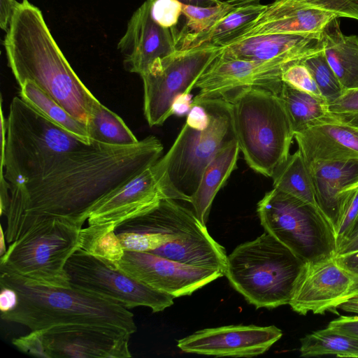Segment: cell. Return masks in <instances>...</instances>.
<instances>
[{
  "label": "cell",
  "instance_id": "6da1fadb",
  "mask_svg": "<svg viewBox=\"0 0 358 358\" xmlns=\"http://www.w3.org/2000/svg\"><path fill=\"white\" fill-rule=\"evenodd\" d=\"M162 152L154 136L130 146L92 141L44 176L9 185L6 240L11 243L24 224L35 220L57 218L82 228L98 203L153 166Z\"/></svg>",
  "mask_w": 358,
  "mask_h": 358
},
{
  "label": "cell",
  "instance_id": "7a4b0ae2",
  "mask_svg": "<svg viewBox=\"0 0 358 358\" xmlns=\"http://www.w3.org/2000/svg\"><path fill=\"white\" fill-rule=\"evenodd\" d=\"M6 33L8 64L19 85L33 82L73 117L87 124L99 101L70 66L41 10L23 0Z\"/></svg>",
  "mask_w": 358,
  "mask_h": 358
},
{
  "label": "cell",
  "instance_id": "3957f363",
  "mask_svg": "<svg viewBox=\"0 0 358 358\" xmlns=\"http://www.w3.org/2000/svg\"><path fill=\"white\" fill-rule=\"evenodd\" d=\"M0 286L13 288L18 295L15 308L1 313V319L26 326L31 331L70 324L113 327L130 334L136 331L134 315L128 308L74 286L36 283L2 266Z\"/></svg>",
  "mask_w": 358,
  "mask_h": 358
},
{
  "label": "cell",
  "instance_id": "277c9868",
  "mask_svg": "<svg viewBox=\"0 0 358 358\" xmlns=\"http://www.w3.org/2000/svg\"><path fill=\"white\" fill-rule=\"evenodd\" d=\"M6 120L0 175L10 186L44 176L67 156L92 143H87L56 124L20 96L12 99Z\"/></svg>",
  "mask_w": 358,
  "mask_h": 358
},
{
  "label": "cell",
  "instance_id": "5b68a950",
  "mask_svg": "<svg viewBox=\"0 0 358 358\" xmlns=\"http://www.w3.org/2000/svg\"><path fill=\"white\" fill-rule=\"evenodd\" d=\"M196 103L206 108L210 117L208 126L199 129L185 123L168 152L152 166L164 196L189 203L207 165L220 150L236 140L229 101L212 98Z\"/></svg>",
  "mask_w": 358,
  "mask_h": 358
},
{
  "label": "cell",
  "instance_id": "8992f818",
  "mask_svg": "<svg viewBox=\"0 0 358 358\" xmlns=\"http://www.w3.org/2000/svg\"><path fill=\"white\" fill-rule=\"evenodd\" d=\"M222 99L231 104L236 139L246 163L255 172L271 178L289 157L294 137L278 94L248 87Z\"/></svg>",
  "mask_w": 358,
  "mask_h": 358
},
{
  "label": "cell",
  "instance_id": "52a82bcc",
  "mask_svg": "<svg viewBox=\"0 0 358 358\" xmlns=\"http://www.w3.org/2000/svg\"><path fill=\"white\" fill-rule=\"evenodd\" d=\"M303 263L265 231L227 256L224 275L249 303L271 309L289 304Z\"/></svg>",
  "mask_w": 358,
  "mask_h": 358
},
{
  "label": "cell",
  "instance_id": "ba28073f",
  "mask_svg": "<svg viewBox=\"0 0 358 358\" xmlns=\"http://www.w3.org/2000/svg\"><path fill=\"white\" fill-rule=\"evenodd\" d=\"M81 229L57 218L29 222L0 257V266L36 283L71 287L65 266L79 248Z\"/></svg>",
  "mask_w": 358,
  "mask_h": 358
},
{
  "label": "cell",
  "instance_id": "9c48e42d",
  "mask_svg": "<svg viewBox=\"0 0 358 358\" xmlns=\"http://www.w3.org/2000/svg\"><path fill=\"white\" fill-rule=\"evenodd\" d=\"M257 211L265 231L303 262L336 255L335 230L312 205L273 188L258 202Z\"/></svg>",
  "mask_w": 358,
  "mask_h": 358
},
{
  "label": "cell",
  "instance_id": "30bf717a",
  "mask_svg": "<svg viewBox=\"0 0 358 358\" xmlns=\"http://www.w3.org/2000/svg\"><path fill=\"white\" fill-rule=\"evenodd\" d=\"M224 47L210 43L176 50L156 59L141 75L143 83V111L150 127L159 126L173 115L177 96L189 94Z\"/></svg>",
  "mask_w": 358,
  "mask_h": 358
},
{
  "label": "cell",
  "instance_id": "8fae6325",
  "mask_svg": "<svg viewBox=\"0 0 358 358\" xmlns=\"http://www.w3.org/2000/svg\"><path fill=\"white\" fill-rule=\"evenodd\" d=\"M65 270L71 286L112 299L128 309L146 306L157 313L173 304L172 296L145 285L80 248L69 257Z\"/></svg>",
  "mask_w": 358,
  "mask_h": 358
},
{
  "label": "cell",
  "instance_id": "7c38bea8",
  "mask_svg": "<svg viewBox=\"0 0 358 358\" xmlns=\"http://www.w3.org/2000/svg\"><path fill=\"white\" fill-rule=\"evenodd\" d=\"M358 294V276L337 262L336 255L303 262L289 303L299 315L324 314Z\"/></svg>",
  "mask_w": 358,
  "mask_h": 358
},
{
  "label": "cell",
  "instance_id": "4fadbf2b",
  "mask_svg": "<svg viewBox=\"0 0 358 358\" xmlns=\"http://www.w3.org/2000/svg\"><path fill=\"white\" fill-rule=\"evenodd\" d=\"M113 267L173 298L189 296L222 277L220 271L196 267L148 252L124 250Z\"/></svg>",
  "mask_w": 358,
  "mask_h": 358
},
{
  "label": "cell",
  "instance_id": "5bb4252c",
  "mask_svg": "<svg viewBox=\"0 0 358 358\" xmlns=\"http://www.w3.org/2000/svg\"><path fill=\"white\" fill-rule=\"evenodd\" d=\"M292 63L241 60L220 54L197 81L195 87L199 92L192 104L207 99L222 98L248 87L266 88L278 94L282 83V73Z\"/></svg>",
  "mask_w": 358,
  "mask_h": 358
},
{
  "label": "cell",
  "instance_id": "9a60e30c",
  "mask_svg": "<svg viewBox=\"0 0 358 358\" xmlns=\"http://www.w3.org/2000/svg\"><path fill=\"white\" fill-rule=\"evenodd\" d=\"M48 358L131 357L130 334L108 326L60 325L41 329Z\"/></svg>",
  "mask_w": 358,
  "mask_h": 358
},
{
  "label": "cell",
  "instance_id": "2e32d148",
  "mask_svg": "<svg viewBox=\"0 0 358 358\" xmlns=\"http://www.w3.org/2000/svg\"><path fill=\"white\" fill-rule=\"evenodd\" d=\"M282 336L274 325H227L196 331L178 340L177 346L187 353L252 357L266 352Z\"/></svg>",
  "mask_w": 358,
  "mask_h": 358
},
{
  "label": "cell",
  "instance_id": "e0dca14e",
  "mask_svg": "<svg viewBox=\"0 0 358 358\" xmlns=\"http://www.w3.org/2000/svg\"><path fill=\"white\" fill-rule=\"evenodd\" d=\"M151 0H146L132 15L117 48L124 57V69L140 76L157 59L177 50L175 28L158 24L150 13Z\"/></svg>",
  "mask_w": 358,
  "mask_h": 358
},
{
  "label": "cell",
  "instance_id": "ac0fdd59",
  "mask_svg": "<svg viewBox=\"0 0 358 358\" xmlns=\"http://www.w3.org/2000/svg\"><path fill=\"white\" fill-rule=\"evenodd\" d=\"M165 198L152 166L102 199L90 212L89 224L121 222L139 215Z\"/></svg>",
  "mask_w": 358,
  "mask_h": 358
},
{
  "label": "cell",
  "instance_id": "d6986e66",
  "mask_svg": "<svg viewBox=\"0 0 358 358\" xmlns=\"http://www.w3.org/2000/svg\"><path fill=\"white\" fill-rule=\"evenodd\" d=\"M323 50L321 35L262 34L234 41L224 47V57L256 62H296Z\"/></svg>",
  "mask_w": 358,
  "mask_h": 358
},
{
  "label": "cell",
  "instance_id": "ffe728a7",
  "mask_svg": "<svg viewBox=\"0 0 358 358\" xmlns=\"http://www.w3.org/2000/svg\"><path fill=\"white\" fill-rule=\"evenodd\" d=\"M335 17H338L303 3L274 0L233 42L262 34L321 35L326 24Z\"/></svg>",
  "mask_w": 358,
  "mask_h": 358
},
{
  "label": "cell",
  "instance_id": "44dd1931",
  "mask_svg": "<svg viewBox=\"0 0 358 358\" xmlns=\"http://www.w3.org/2000/svg\"><path fill=\"white\" fill-rule=\"evenodd\" d=\"M307 165L358 159V129L327 118L294 133Z\"/></svg>",
  "mask_w": 358,
  "mask_h": 358
},
{
  "label": "cell",
  "instance_id": "7402d4cb",
  "mask_svg": "<svg viewBox=\"0 0 358 358\" xmlns=\"http://www.w3.org/2000/svg\"><path fill=\"white\" fill-rule=\"evenodd\" d=\"M307 166L319 208L336 232L353 194L348 195L345 191L358 182V159L320 162Z\"/></svg>",
  "mask_w": 358,
  "mask_h": 358
},
{
  "label": "cell",
  "instance_id": "603a6c76",
  "mask_svg": "<svg viewBox=\"0 0 358 358\" xmlns=\"http://www.w3.org/2000/svg\"><path fill=\"white\" fill-rule=\"evenodd\" d=\"M206 227L194 211L176 200L162 198L146 212L116 226L115 233L131 231L161 236L169 242Z\"/></svg>",
  "mask_w": 358,
  "mask_h": 358
},
{
  "label": "cell",
  "instance_id": "cb8c5ba5",
  "mask_svg": "<svg viewBox=\"0 0 358 358\" xmlns=\"http://www.w3.org/2000/svg\"><path fill=\"white\" fill-rule=\"evenodd\" d=\"M150 252L182 264L220 271L224 275L227 268L225 250L210 236L206 227Z\"/></svg>",
  "mask_w": 358,
  "mask_h": 358
},
{
  "label": "cell",
  "instance_id": "d4e9b609",
  "mask_svg": "<svg viewBox=\"0 0 358 358\" xmlns=\"http://www.w3.org/2000/svg\"><path fill=\"white\" fill-rule=\"evenodd\" d=\"M338 17L330 20L321 33L325 57L344 91L358 88V36H346Z\"/></svg>",
  "mask_w": 358,
  "mask_h": 358
},
{
  "label": "cell",
  "instance_id": "484cf974",
  "mask_svg": "<svg viewBox=\"0 0 358 358\" xmlns=\"http://www.w3.org/2000/svg\"><path fill=\"white\" fill-rule=\"evenodd\" d=\"M240 148L236 140L220 150L204 169L197 189L192 197L194 213L206 225L217 193L236 168Z\"/></svg>",
  "mask_w": 358,
  "mask_h": 358
},
{
  "label": "cell",
  "instance_id": "4316f807",
  "mask_svg": "<svg viewBox=\"0 0 358 358\" xmlns=\"http://www.w3.org/2000/svg\"><path fill=\"white\" fill-rule=\"evenodd\" d=\"M259 3L241 6L206 31L181 38L177 49H186L210 43L224 47L235 41L266 9Z\"/></svg>",
  "mask_w": 358,
  "mask_h": 358
},
{
  "label": "cell",
  "instance_id": "83f0119b",
  "mask_svg": "<svg viewBox=\"0 0 358 358\" xmlns=\"http://www.w3.org/2000/svg\"><path fill=\"white\" fill-rule=\"evenodd\" d=\"M278 95L294 133L322 121L329 115L328 103L323 97L295 88L283 81Z\"/></svg>",
  "mask_w": 358,
  "mask_h": 358
},
{
  "label": "cell",
  "instance_id": "f1b7e54d",
  "mask_svg": "<svg viewBox=\"0 0 358 358\" xmlns=\"http://www.w3.org/2000/svg\"><path fill=\"white\" fill-rule=\"evenodd\" d=\"M271 178L273 180V188L290 194L320 210L310 173L299 150L289 155Z\"/></svg>",
  "mask_w": 358,
  "mask_h": 358
},
{
  "label": "cell",
  "instance_id": "f546056e",
  "mask_svg": "<svg viewBox=\"0 0 358 358\" xmlns=\"http://www.w3.org/2000/svg\"><path fill=\"white\" fill-rule=\"evenodd\" d=\"M20 96L56 124L87 143L92 142L87 124L73 117L33 82L27 80L20 86Z\"/></svg>",
  "mask_w": 358,
  "mask_h": 358
},
{
  "label": "cell",
  "instance_id": "4dcf8cb0",
  "mask_svg": "<svg viewBox=\"0 0 358 358\" xmlns=\"http://www.w3.org/2000/svg\"><path fill=\"white\" fill-rule=\"evenodd\" d=\"M91 141L113 146H130L139 141L122 119L98 101L87 122Z\"/></svg>",
  "mask_w": 358,
  "mask_h": 358
},
{
  "label": "cell",
  "instance_id": "1f68e13d",
  "mask_svg": "<svg viewBox=\"0 0 358 358\" xmlns=\"http://www.w3.org/2000/svg\"><path fill=\"white\" fill-rule=\"evenodd\" d=\"M110 223L89 224L80 231L79 248L113 267L124 249Z\"/></svg>",
  "mask_w": 358,
  "mask_h": 358
},
{
  "label": "cell",
  "instance_id": "d6a6232c",
  "mask_svg": "<svg viewBox=\"0 0 358 358\" xmlns=\"http://www.w3.org/2000/svg\"><path fill=\"white\" fill-rule=\"evenodd\" d=\"M260 1L261 0H227L206 7L182 3V15L185 17L186 22L184 28L178 32V43L185 36L206 31L237 8L259 3Z\"/></svg>",
  "mask_w": 358,
  "mask_h": 358
},
{
  "label": "cell",
  "instance_id": "836d02e7",
  "mask_svg": "<svg viewBox=\"0 0 358 358\" xmlns=\"http://www.w3.org/2000/svg\"><path fill=\"white\" fill-rule=\"evenodd\" d=\"M300 341L299 351L303 357L333 355L358 358V338L334 332L327 327L306 335Z\"/></svg>",
  "mask_w": 358,
  "mask_h": 358
},
{
  "label": "cell",
  "instance_id": "e575fe53",
  "mask_svg": "<svg viewBox=\"0 0 358 358\" xmlns=\"http://www.w3.org/2000/svg\"><path fill=\"white\" fill-rule=\"evenodd\" d=\"M301 62L310 71L321 96L328 104L342 95L344 90L328 63L323 50L307 56Z\"/></svg>",
  "mask_w": 358,
  "mask_h": 358
},
{
  "label": "cell",
  "instance_id": "d590c367",
  "mask_svg": "<svg viewBox=\"0 0 358 358\" xmlns=\"http://www.w3.org/2000/svg\"><path fill=\"white\" fill-rule=\"evenodd\" d=\"M281 80L295 88L322 96L310 71L301 60L288 65L282 73Z\"/></svg>",
  "mask_w": 358,
  "mask_h": 358
},
{
  "label": "cell",
  "instance_id": "8d00e7d4",
  "mask_svg": "<svg viewBox=\"0 0 358 358\" xmlns=\"http://www.w3.org/2000/svg\"><path fill=\"white\" fill-rule=\"evenodd\" d=\"M152 19L164 28H176L182 14V3L178 0H151Z\"/></svg>",
  "mask_w": 358,
  "mask_h": 358
},
{
  "label": "cell",
  "instance_id": "74e56055",
  "mask_svg": "<svg viewBox=\"0 0 358 358\" xmlns=\"http://www.w3.org/2000/svg\"><path fill=\"white\" fill-rule=\"evenodd\" d=\"M291 1L335 14L338 17L358 20V0H275Z\"/></svg>",
  "mask_w": 358,
  "mask_h": 358
},
{
  "label": "cell",
  "instance_id": "f35d334b",
  "mask_svg": "<svg viewBox=\"0 0 358 358\" xmlns=\"http://www.w3.org/2000/svg\"><path fill=\"white\" fill-rule=\"evenodd\" d=\"M358 220V188L349 199L336 231L338 245L349 238Z\"/></svg>",
  "mask_w": 358,
  "mask_h": 358
},
{
  "label": "cell",
  "instance_id": "ab89813d",
  "mask_svg": "<svg viewBox=\"0 0 358 358\" xmlns=\"http://www.w3.org/2000/svg\"><path fill=\"white\" fill-rule=\"evenodd\" d=\"M12 343L20 351L26 354L48 358L43 344L41 329L31 331L25 336L14 338Z\"/></svg>",
  "mask_w": 358,
  "mask_h": 358
},
{
  "label": "cell",
  "instance_id": "60d3db41",
  "mask_svg": "<svg viewBox=\"0 0 358 358\" xmlns=\"http://www.w3.org/2000/svg\"><path fill=\"white\" fill-rule=\"evenodd\" d=\"M329 113L358 112V88L347 90L342 95L328 104Z\"/></svg>",
  "mask_w": 358,
  "mask_h": 358
},
{
  "label": "cell",
  "instance_id": "b9f144b4",
  "mask_svg": "<svg viewBox=\"0 0 358 358\" xmlns=\"http://www.w3.org/2000/svg\"><path fill=\"white\" fill-rule=\"evenodd\" d=\"M327 327L334 332L358 338V315L341 316L330 322Z\"/></svg>",
  "mask_w": 358,
  "mask_h": 358
},
{
  "label": "cell",
  "instance_id": "7bdbcfd3",
  "mask_svg": "<svg viewBox=\"0 0 358 358\" xmlns=\"http://www.w3.org/2000/svg\"><path fill=\"white\" fill-rule=\"evenodd\" d=\"M209 120V114L204 106L196 103L192 104L185 123L193 127L203 129L208 126Z\"/></svg>",
  "mask_w": 358,
  "mask_h": 358
},
{
  "label": "cell",
  "instance_id": "ee69618b",
  "mask_svg": "<svg viewBox=\"0 0 358 358\" xmlns=\"http://www.w3.org/2000/svg\"><path fill=\"white\" fill-rule=\"evenodd\" d=\"M1 287L0 310L6 313L15 308L18 303V295L15 290L6 286Z\"/></svg>",
  "mask_w": 358,
  "mask_h": 358
},
{
  "label": "cell",
  "instance_id": "f6af8a7d",
  "mask_svg": "<svg viewBox=\"0 0 358 358\" xmlns=\"http://www.w3.org/2000/svg\"><path fill=\"white\" fill-rule=\"evenodd\" d=\"M18 3L16 0H0V26L6 32Z\"/></svg>",
  "mask_w": 358,
  "mask_h": 358
},
{
  "label": "cell",
  "instance_id": "bcb514c9",
  "mask_svg": "<svg viewBox=\"0 0 358 358\" xmlns=\"http://www.w3.org/2000/svg\"><path fill=\"white\" fill-rule=\"evenodd\" d=\"M337 262L345 269L358 276V250L341 255H336Z\"/></svg>",
  "mask_w": 358,
  "mask_h": 358
},
{
  "label": "cell",
  "instance_id": "7dc6e473",
  "mask_svg": "<svg viewBox=\"0 0 358 358\" xmlns=\"http://www.w3.org/2000/svg\"><path fill=\"white\" fill-rule=\"evenodd\" d=\"M192 101L189 94H181L177 96L173 105V115H187L192 108Z\"/></svg>",
  "mask_w": 358,
  "mask_h": 358
},
{
  "label": "cell",
  "instance_id": "c3c4849f",
  "mask_svg": "<svg viewBox=\"0 0 358 358\" xmlns=\"http://www.w3.org/2000/svg\"><path fill=\"white\" fill-rule=\"evenodd\" d=\"M329 118L337 122L358 129V112L329 113Z\"/></svg>",
  "mask_w": 358,
  "mask_h": 358
},
{
  "label": "cell",
  "instance_id": "681fc988",
  "mask_svg": "<svg viewBox=\"0 0 358 358\" xmlns=\"http://www.w3.org/2000/svg\"><path fill=\"white\" fill-rule=\"evenodd\" d=\"M358 250V235L349 238L338 245L336 255H341Z\"/></svg>",
  "mask_w": 358,
  "mask_h": 358
},
{
  "label": "cell",
  "instance_id": "f907efd6",
  "mask_svg": "<svg viewBox=\"0 0 358 358\" xmlns=\"http://www.w3.org/2000/svg\"><path fill=\"white\" fill-rule=\"evenodd\" d=\"M339 308L348 313L358 314V294L342 304Z\"/></svg>",
  "mask_w": 358,
  "mask_h": 358
},
{
  "label": "cell",
  "instance_id": "816d5d0a",
  "mask_svg": "<svg viewBox=\"0 0 358 358\" xmlns=\"http://www.w3.org/2000/svg\"><path fill=\"white\" fill-rule=\"evenodd\" d=\"M183 4H188L196 6L206 7L218 3L220 0H178Z\"/></svg>",
  "mask_w": 358,
  "mask_h": 358
},
{
  "label": "cell",
  "instance_id": "f5cc1de1",
  "mask_svg": "<svg viewBox=\"0 0 358 358\" xmlns=\"http://www.w3.org/2000/svg\"><path fill=\"white\" fill-rule=\"evenodd\" d=\"M6 235L3 232V227H1V239H0V257L3 256L6 252Z\"/></svg>",
  "mask_w": 358,
  "mask_h": 358
},
{
  "label": "cell",
  "instance_id": "db71d44e",
  "mask_svg": "<svg viewBox=\"0 0 358 358\" xmlns=\"http://www.w3.org/2000/svg\"><path fill=\"white\" fill-rule=\"evenodd\" d=\"M357 235H358V220H357V223L355 224V227H354V228H353V229H352V232L350 234V236L349 238H352V237H354V236H355ZM348 239H347V240H348Z\"/></svg>",
  "mask_w": 358,
  "mask_h": 358
}]
</instances>
